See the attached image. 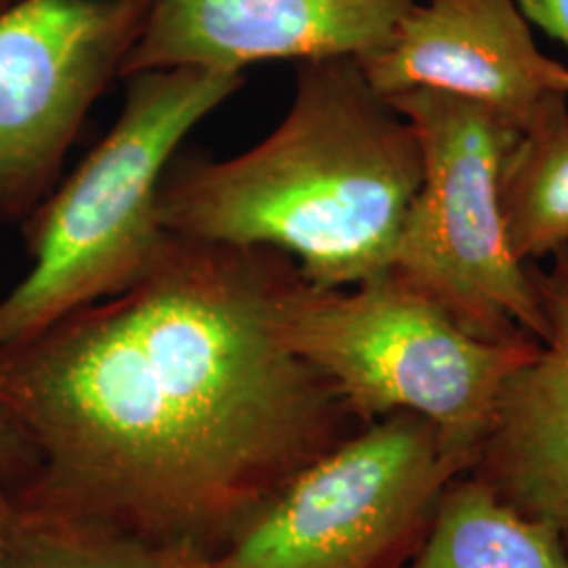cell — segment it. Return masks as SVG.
Here are the masks:
<instances>
[{"mask_svg":"<svg viewBox=\"0 0 568 568\" xmlns=\"http://www.w3.org/2000/svg\"><path fill=\"white\" fill-rule=\"evenodd\" d=\"M509 246L537 264L568 246V98L541 103L509 143L499 175Z\"/></svg>","mask_w":568,"mask_h":568,"instance_id":"7c38bea8","label":"cell"},{"mask_svg":"<svg viewBox=\"0 0 568 568\" xmlns=\"http://www.w3.org/2000/svg\"><path fill=\"white\" fill-rule=\"evenodd\" d=\"M523 16L568 49V0H516Z\"/></svg>","mask_w":568,"mask_h":568,"instance_id":"5bb4252c","label":"cell"},{"mask_svg":"<svg viewBox=\"0 0 568 568\" xmlns=\"http://www.w3.org/2000/svg\"><path fill=\"white\" fill-rule=\"evenodd\" d=\"M549 260L530 264L546 333L501 387L469 471L514 508L568 530V246Z\"/></svg>","mask_w":568,"mask_h":568,"instance_id":"30bf717a","label":"cell"},{"mask_svg":"<svg viewBox=\"0 0 568 568\" xmlns=\"http://www.w3.org/2000/svg\"><path fill=\"white\" fill-rule=\"evenodd\" d=\"M405 568H568L567 530L514 508L467 469L440 495Z\"/></svg>","mask_w":568,"mask_h":568,"instance_id":"8fae6325","label":"cell"},{"mask_svg":"<svg viewBox=\"0 0 568 568\" xmlns=\"http://www.w3.org/2000/svg\"><path fill=\"white\" fill-rule=\"evenodd\" d=\"M4 568H213V556L20 493L11 497Z\"/></svg>","mask_w":568,"mask_h":568,"instance_id":"4fadbf2b","label":"cell"},{"mask_svg":"<svg viewBox=\"0 0 568 568\" xmlns=\"http://www.w3.org/2000/svg\"><path fill=\"white\" fill-rule=\"evenodd\" d=\"M150 0H20L0 13V222L55 190L91 105L121 77Z\"/></svg>","mask_w":568,"mask_h":568,"instance_id":"52a82bcc","label":"cell"},{"mask_svg":"<svg viewBox=\"0 0 568 568\" xmlns=\"http://www.w3.org/2000/svg\"><path fill=\"white\" fill-rule=\"evenodd\" d=\"M278 323L291 352L363 426L413 413L474 462L506 379L539 347L532 337L497 344L469 335L392 270L325 288L295 265L278 297Z\"/></svg>","mask_w":568,"mask_h":568,"instance_id":"277c9868","label":"cell"},{"mask_svg":"<svg viewBox=\"0 0 568 568\" xmlns=\"http://www.w3.org/2000/svg\"><path fill=\"white\" fill-rule=\"evenodd\" d=\"M417 0H150L122 65L243 72L260 61L363 60L386 47Z\"/></svg>","mask_w":568,"mask_h":568,"instance_id":"ba28073f","label":"cell"},{"mask_svg":"<svg viewBox=\"0 0 568 568\" xmlns=\"http://www.w3.org/2000/svg\"><path fill=\"white\" fill-rule=\"evenodd\" d=\"M11 516V495L0 485V568H4V541Z\"/></svg>","mask_w":568,"mask_h":568,"instance_id":"2e32d148","label":"cell"},{"mask_svg":"<svg viewBox=\"0 0 568 568\" xmlns=\"http://www.w3.org/2000/svg\"><path fill=\"white\" fill-rule=\"evenodd\" d=\"M274 248L173 236L140 283L0 349L41 476L23 495L175 546L227 544L363 424L291 352Z\"/></svg>","mask_w":568,"mask_h":568,"instance_id":"6da1fadb","label":"cell"},{"mask_svg":"<svg viewBox=\"0 0 568 568\" xmlns=\"http://www.w3.org/2000/svg\"><path fill=\"white\" fill-rule=\"evenodd\" d=\"M23 448H26V443H23L18 427L11 419V413L0 396V467L11 464Z\"/></svg>","mask_w":568,"mask_h":568,"instance_id":"9a60e30c","label":"cell"},{"mask_svg":"<svg viewBox=\"0 0 568 568\" xmlns=\"http://www.w3.org/2000/svg\"><path fill=\"white\" fill-rule=\"evenodd\" d=\"M387 100L413 124L424 166L389 270L474 337L541 342L530 264L509 246L499 199L518 126L483 103L429 89Z\"/></svg>","mask_w":568,"mask_h":568,"instance_id":"5b68a950","label":"cell"},{"mask_svg":"<svg viewBox=\"0 0 568 568\" xmlns=\"http://www.w3.org/2000/svg\"><path fill=\"white\" fill-rule=\"evenodd\" d=\"M204 68L126 77L121 114L79 169L23 222L30 272L0 300V349L140 283L171 234L159 217L164 173L187 133L243 87Z\"/></svg>","mask_w":568,"mask_h":568,"instance_id":"3957f363","label":"cell"},{"mask_svg":"<svg viewBox=\"0 0 568 568\" xmlns=\"http://www.w3.org/2000/svg\"><path fill=\"white\" fill-rule=\"evenodd\" d=\"M16 2H20V0H0V13H2V11H7L9 7H13Z\"/></svg>","mask_w":568,"mask_h":568,"instance_id":"e0dca14e","label":"cell"},{"mask_svg":"<svg viewBox=\"0 0 568 568\" xmlns=\"http://www.w3.org/2000/svg\"><path fill=\"white\" fill-rule=\"evenodd\" d=\"M567 539H568V530H567Z\"/></svg>","mask_w":568,"mask_h":568,"instance_id":"ac0fdd59","label":"cell"},{"mask_svg":"<svg viewBox=\"0 0 568 568\" xmlns=\"http://www.w3.org/2000/svg\"><path fill=\"white\" fill-rule=\"evenodd\" d=\"M358 61L384 98L429 89L518 129L549 98H568V65L537 47L516 0H417L386 47Z\"/></svg>","mask_w":568,"mask_h":568,"instance_id":"9c48e42d","label":"cell"},{"mask_svg":"<svg viewBox=\"0 0 568 568\" xmlns=\"http://www.w3.org/2000/svg\"><path fill=\"white\" fill-rule=\"evenodd\" d=\"M471 466L432 422L387 415L297 471L213 568H405L440 495Z\"/></svg>","mask_w":568,"mask_h":568,"instance_id":"8992f818","label":"cell"},{"mask_svg":"<svg viewBox=\"0 0 568 568\" xmlns=\"http://www.w3.org/2000/svg\"><path fill=\"white\" fill-rule=\"evenodd\" d=\"M422 175L413 124L361 61L304 60L265 140L166 169L159 217L173 236L281 251L307 283L344 288L389 270Z\"/></svg>","mask_w":568,"mask_h":568,"instance_id":"7a4b0ae2","label":"cell"}]
</instances>
